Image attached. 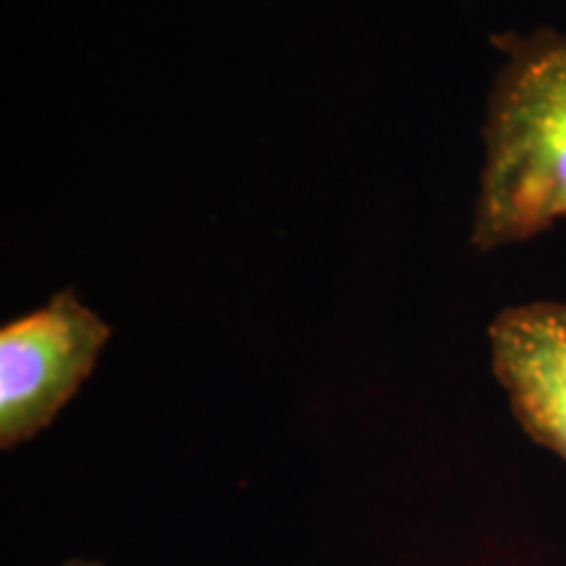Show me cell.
I'll use <instances>...</instances> for the list:
<instances>
[{"instance_id": "7a4b0ae2", "label": "cell", "mask_w": 566, "mask_h": 566, "mask_svg": "<svg viewBox=\"0 0 566 566\" xmlns=\"http://www.w3.org/2000/svg\"><path fill=\"white\" fill-rule=\"evenodd\" d=\"M111 325L74 289L0 331V449L32 441L95 370Z\"/></svg>"}, {"instance_id": "277c9868", "label": "cell", "mask_w": 566, "mask_h": 566, "mask_svg": "<svg viewBox=\"0 0 566 566\" xmlns=\"http://www.w3.org/2000/svg\"><path fill=\"white\" fill-rule=\"evenodd\" d=\"M61 566H103L101 562H87V558H71V562L61 564Z\"/></svg>"}, {"instance_id": "6da1fadb", "label": "cell", "mask_w": 566, "mask_h": 566, "mask_svg": "<svg viewBox=\"0 0 566 566\" xmlns=\"http://www.w3.org/2000/svg\"><path fill=\"white\" fill-rule=\"evenodd\" d=\"M472 212L478 252L522 244L566 218V34H499Z\"/></svg>"}, {"instance_id": "3957f363", "label": "cell", "mask_w": 566, "mask_h": 566, "mask_svg": "<svg viewBox=\"0 0 566 566\" xmlns=\"http://www.w3.org/2000/svg\"><path fill=\"white\" fill-rule=\"evenodd\" d=\"M493 375L520 428L566 462V302L501 310L488 328Z\"/></svg>"}]
</instances>
